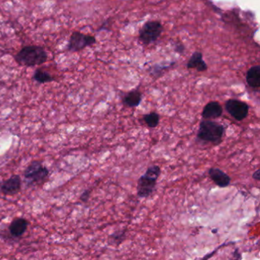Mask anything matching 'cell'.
<instances>
[{
	"label": "cell",
	"mask_w": 260,
	"mask_h": 260,
	"mask_svg": "<svg viewBox=\"0 0 260 260\" xmlns=\"http://www.w3.org/2000/svg\"><path fill=\"white\" fill-rule=\"evenodd\" d=\"M14 59L18 65L34 67L45 64L48 60V54L42 47L29 45L21 48L15 55Z\"/></svg>",
	"instance_id": "6da1fadb"
},
{
	"label": "cell",
	"mask_w": 260,
	"mask_h": 260,
	"mask_svg": "<svg viewBox=\"0 0 260 260\" xmlns=\"http://www.w3.org/2000/svg\"><path fill=\"white\" fill-rule=\"evenodd\" d=\"M252 178H253V179H255V180H257V181H259L260 179V170H257V171H255V172L253 173V175H252Z\"/></svg>",
	"instance_id": "ac0fdd59"
},
{
	"label": "cell",
	"mask_w": 260,
	"mask_h": 260,
	"mask_svg": "<svg viewBox=\"0 0 260 260\" xmlns=\"http://www.w3.org/2000/svg\"><path fill=\"white\" fill-rule=\"evenodd\" d=\"M238 254H239V253H238ZM238 254H237V255H238ZM241 260V256H240V257H238V258H237V257H234V259H233V260Z\"/></svg>",
	"instance_id": "d6986e66"
},
{
	"label": "cell",
	"mask_w": 260,
	"mask_h": 260,
	"mask_svg": "<svg viewBox=\"0 0 260 260\" xmlns=\"http://www.w3.org/2000/svg\"><path fill=\"white\" fill-rule=\"evenodd\" d=\"M49 174V170L43 165L42 162L37 160L32 161L24 171L25 179L31 184L43 183L48 179Z\"/></svg>",
	"instance_id": "277c9868"
},
{
	"label": "cell",
	"mask_w": 260,
	"mask_h": 260,
	"mask_svg": "<svg viewBox=\"0 0 260 260\" xmlns=\"http://www.w3.org/2000/svg\"><path fill=\"white\" fill-rule=\"evenodd\" d=\"M161 168L158 165L150 166L144 174L138 179L137 194L139 198L146 199L151 196L156 189Z\"/></svg>",
	"instance_id": "3957f363"
},
{
	"label": "cell",
	"mask_w": 260,
	"mask_h": 260,
	"mask_svg": "<svg viewBox=\"0 0 260 260\" xmlns=\"http://www.w3.org/2000/svg\"><path fill=\"white\" fill-rule=\"evenodd\" d=\"M21 177L13 174L9 179L0 183V192L5 195H15L21 190Z\"/></svg>",
	"instance_id": "ba28073f"
},
{
	"label": "cell",
	"mask_w": 260,
	"mask_h": 260,
	"mask_svg": "<svg viewBox=\"0 0 260 260\" xmlns=\"http://www.w3.org/2000/svg\"><path fill=\"white\" fill-rule=\"evenodd\" d=\"M143 121L145 122L147 127L154 129L156 128L159 125L160 117H159V114L157 113L151 112L143 115Z\"/></svg>",
	"instance_id": "2e32d148"
},
{
	"label": "cell",
	"mask_w": 260,
	"mask_h": 260,
	"mask_svg": "<svg viewBox=\"0 0 260 260\" xmlns=\"http://www.w3.org/2000/svg\"><path fill=\"white\" fill-rule=\"evenodd\" d=\"M142 98H143V95L140 90H131L124 95L122 102L126 107L135 108L140 105Z\"/></svg>",
	"instance_id": "5bb4252c"
},
{
	"label": "cell",
	"mask_w": 260,
	"mask_h": 260,
	"mask_svg": "<svg viewBox=\"0 0 260 260\" xmlns=\"http://www.w3.org/2000/svg\"><path fill=\"white\" fill-rule=\"evenodd\" d=\"M208 175L215 185L221 188L227 187L231 183V178L228 174L218 167H211L209 169Z\"/></svg>",
	"instance_id": "9c48e42d"
},
{
	"label": "cell",
	"mask_w": 260,
	"mask_h": 260,
	"mask_svg": "<svg viewBox=\"0 0 260 260\" xmlns=\"http://www.w3.org/2000/svg\"><path fill=\"white\" fill-rule=\"evenodd\" d=\"M189 69H196L198 72H203L208 70V65L204 61L203 56L201 52L196 51L191 55L186 65Z\"/></svg>",
	"instance_id": "4fadbf2b"
},
{
	"label": "cell",
	"mask_w": 260,
	"mask_h": 260,
	"mask_svg": "<svg viewBox=\"0 0 260 260\" xmlns=\"http://www.w3.org/2000/svg\"><path fill=\"white\" fill-rule=\"evenodd\" d=\"M225 109L234 120L242 121L249 115L250 106L238 99H229L225 103Z\"/></svg>",
	"instance_id": "8992f818"
},
{
	"label": "cell",
	"mask_w": 260,
	"mask_h": 260,
	"mask_svg": "<svg viewBox=\"0 0 260 260\" xmlns=\"http://www.w3.org/2000/svg\"><path fill=\"white\" fill-rule=\"evenodd\" d=\"M223 107L218 101H210L202 110V116L204 120H212L221 117L223 114Z\"/></svg>",
	"instance_id": "30bf717a"
},
{
	"label": "cell",
	"mask_w": 260,
	"mask_h": 260,
	"mask_svg": "<svg viewBox=\"0 0 260 260\" xmlns=\"http://www.w3.org/2000/svg\"><path fill=\"white\" fill-rule=\"evenodd\" d=\"M246 81L252 89L259 91L260 88V65L252 66L246 74Z\"/></svg>",
	"instance_id": "7c38bea8"
},
{
	"label": "cell",
	"mask_w": 260,
	"mask_h": 260,
	"mask_svg": "<svg viewBox=\"0 0 260 260\" xmlns=\"http://www.w3.org/2000/svg\"><path fill=\"white\" fill-rule=\"evenodd\" d=\"M163 32V26L159 21H148L143 25L139 33V39L143 44H152L159 38Z\"/></svg>",
	"instance_id": "5b68a950"
},
{
	"label": "cell",
	"mask_w": 260,
	"mask_h": 260,
	"mask_svg": "<svg viewBox=\"0 0 260 260\" xmlns=\"http://www.w3.org/2000/svg\"><path fill=\"white\" fill-rule=\"evenodd\" d=\"M32 79L39 84H46V83L52 82L55 80L54 78L50 74L49 72L42 70L41 69H37L35 71Z\"/></svg>",
	"instance_id": "9a60e30c"
},
{
	"label": "cell",
	"mask_w": 260,
	"mask_h": 260,
	"mask_svg": "<svg viewBox=\"0 0 260 260\" xmlns=\"http://www.w3.org/2000/svg\"><path fill=\"white\" fill-rule=\"evenodd\" d=\"M225 128L217 122L204 120L201 122L197 132V139L201 142L217 145L223 140Z\"/></svg>",
	"instance_id": "7a4b0ae2"
},
{
	"label": "cell",
	"mask_w": 260,
	"mask_h": 260,
	"mask_svg": "<svg viewBox=\"0 0 260 260\" xmlns=\"http://www.w3.org/2000/svg\"><path fill=\"white\" fill-rule=\"evenodd\" d=\"M91 191L89 190H85V191L81 194L80 195V200L83 202H88L89 197H90Z\"/></svg>",
	"instance_id": "e0dca14e"
},
{
	"label": "cell",
	"mask_w": 260,
	"mask_h": 260,
	"mask_svg": "<svg viewBox=\"0 0 260 260\" xmlns=\"http://www.w3.org/2000/svg\"><path fill=\"white\" fill-rule=\"evenodd\" d=\"M29 222L24 218H16L11 222L9 226V233L16 238L23 235L29 228Z\"/></svg>",
	"instance_id": "8fae6325"
},
{
	"label": "cell",
	"mask_w": 260,
	"mask_h": 260,
	"mask_svg": "<svg viewBox=\"0 0 260 260\" xmlns=\"http://www.w3.org/2000/svg\"><path fill=\"white\" fill-rule=\"evenodd\" d=\"M96 40L93 36L88 35L79 32H74L71 34L68 43V49L69 52H79L96 44Z\"/></svg>",
	"instance_id": "52a82bcc"
}]
</instances>
